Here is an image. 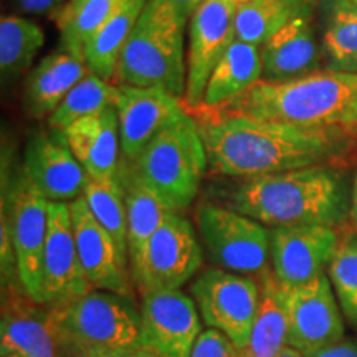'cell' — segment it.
Wrapping results in <instances>:
<instances>
[{"label": "cell", "instance_id": "obj_21", "mask_svg": "<svg viewBox=\"0 0 357 357\" xmlns=\"http://www.w3.org/2000/svg\"><path fill=\"white\" fill-rule=\"evenodd\" d=\"M25 293L8 298L0 324V352H20L26 357H66L53 334L48 310Z\"/></svg>", "mask_w": 357, "mask_h": 357}, {"label": "cell", "instance_id": "obj_32", "mask_svg": "<svg viewBox=\"0 0 357 357\" xmlns=\"http://www.w3.org/2000/svg\"><path fill=\"white\" fill-rule=\"evenodd\" d=\"M118 91V84L105 82L89 71L86 77L66 95L55 113L48 118V126L58 129V131H65L78 119L113 108Z\"/></svg>", "mask_w": 357, "mask_h": 357}, {"label": "cell", "instance_id": "obj_19", "mask_svg": "<svg viewBox=\"0 0 357 357\" xmlns=\"http://www.w3.org/2000/svg\"><path fill=\"white\" fill-rule=\"evenodd\" d=\"M260 50L261 79L266 82H289L319 71V53L310 24V8L293 17L261 45Z\"/></svg>", "mask_w": 357, "mask_h": 357}, {"label": "cell", "instance_id": "obj_35", "mask_svg": "<svg viewBox=\"0 0 357 357\" xmlns=\"http://www.w3.org/2000/svg\"><path fill=\"white\" fill-rule=\"evenodd\" d=\"M17 7L20 12L35 13V15H48L53 17L55 13L65 6L66 0H15Z\"/></svg>", "mask_w": 357, "mask_h": 357}, {"label": "cell", "instance_id": "obj_20", "mask_svg": "<svg viewBox=\"0 0 357 357\" xmlns=\"http://www.w3.org/2000/svg\"><path fill=\"white\" fill-rule=\"evenodd\" d=\"M63 132L71 153L82 164L88 177H118L121 166L119 160L121 137H119L118 111L114 106L102 113L78 119Z\"/></svg>", "mask_w": 357, "mask_h": 357}, {"label": "cell", "instance_id": "obj_8", "mask_svg": "<svg viewBox=\"0 0 357 357\" xmlns=\"http://www.w3.org/2000/svg\"><path fill=\"white\" fill-rule=\"evenodd\" d=\"M48 202L37 190L24 169L17 171L2 197V217L17 258L19 284L26 296L42 305L43 252L48 235Z\"/></svg>", "mask_w": 357, "mask_h": 357}, {"label": "cell", "instance_id": "obj_17", "mask_svg": "<svg viewBox=\"0 0 357 357\" xmlns=\"http://www.w3.org/2000/svg\"><path fill=\"white\" fill-rule=\"evenodd\" d=\"M22 169L48 202L71 204L83 195L86 172L71 153L63 131L50 128L35 134Z\"/></svg>", "mask_w": 357, "mask_h": 357}, {"label": "cell", "instance_id": "obj_28", "mask_svg": "<svg viewBox=\"0 0 357 357\" xmlns=\"http://www.w3.org/2000/svg\"><path fill=\"white\" fill-rule=\"evenodd\" d=\"M310 7L306 0H247L236 13L235 37L261 47L293 17Z\"/></svg>", "mask_w": 357, "mask_h": 357}, {"label": "cell", "instance_id": "obj_25", "mask_svg": "<svg viewBox=\"0 0 357 357\" xmlns=\"http://www.w3.org/2000/svg\"><path fill=\"white\" fill-rule=\"evenodd\" d=\"M261 300L247 346L238 357H276L288 346V318L273 271L260 276Z\"/></svg>", "mask_w": 357, "mask_h": 357}, {"label": "cell", "instance_id": "obj_40", "mask_svg": "<svg viewBox=\"0 0 357 357\" xmlns=\"http://www.w3.org/2000/svg\"><path fill=\"white\" fill-rule=\"evenodd\" d=\"M276 357H306V356H303L301 352L294 349V347H291V346H287V347H284V349L281 351L280 354L276 356Z\"/></svg>", "mask_w": 357, "mask_h": 357}, {"label": "cell", "instance_id": "obj_23", "mask_svg": "<svg viewBox=\"0 0 357 357\" xmlns=\"http://www.w3.org/2000/svg\"><path fill=\"white\" fill-rule=\"evenodd\" d=\"M263 78L260 47L235 40L212 70L197 111H215L230 105Z\"/></svg>", "mask_w": 357, "mask_h": 357}, {"label": "cell", "instance_id": "obj_16", "mask_svg": "<svg viewBox=\"0 0 357 357\" xmlns=\"http://www.w3.org/2000/svg\"><path fill=\"white\" fill-rule=\"evenodd\" d=\"M114 108L119 118V137L124 160H134L164 129L189 114L184 100L160 88L118 84Z\"/></svg>", "mask_w": 357, "mask_h": 357}, {"label": "cell", "instance_id": "obj_38", "mask_svg": "<svg viewBox=\"0 0 357 357\" xmlns=\"http://www.w3.org/2000/svg\"><path fill=\"white\" fill-rule=\"evenodd\" d=\"M166 2L176 8V12L182 19L190 20L194 13L199 10V7L204 3V0H166Z\"/></svg>", "mask_w": 357, "mask_h": 357}, {"label": "cell", "instance_id": "obj_18", "mask_svg": "<svg viewBox=\"0 0 357 357\" xmlns=\"http://www.w3.org/2000/svg\"><path fill=\"white\" fill-rule=\"evenodd\" d=\"M70 212L79 261L91 288L132 298L128 276L129 260L93 217L83 195L70 204Z\"/></svg>", "mask_w": 357, "mask_h": 357}, {"label": "cell", "instance_id": "obj_7", "mask_svg": "<svg viewBox=\"0 0 357 357\" xmlns=\"http://www.w3.org/2000/svg\"><path fill=\"white\" fill-rule=\"evenodd\" d=\"M200 242L217 268L240 275H265L270 260L268 227L223 205L200 204L195 211Z\"/></svg>", "mask_w": 357, "mask_h": 357}, {"label": "cell", "instance_id": "obj_33", "mask_svg": "<svg viewBox=\"0 0 357 357\" xmlns=\"http://www.w3.org/2000/svg\"><path fill=\"white\" fill-rule=\"evenodd\" d=\"M328 276L342 314L357 328V234L341 236L328 266Z\"/></svg>", "mask_w": 357, "mask_h": 357}, {"label": "cell", "instance_id": "obj_42", "mask_svg": "<svg viewBox=\"0 0 357 357\" xmlns=\"http://www.w3.org/2000/svg\"><path fill=\"white\" fill-rule=\"evenodd\" d=\"M349 129H351V131H352V132H354V134H357V121H356L354 124H352V126H351Z\"/></svg>", "mask_w": 357, "mask_h": 357}, {"label": "cell", "instance_id": "obj_11", "mask_svg": "<svg viewBox=\"0 0 357 357\" xmlns=\"http://www.w3.org/2000/svg\"><path fill=\"white\" fill-rule=\"evenodd\" d=\"M288 318V346L311 357L344 339V319L328 273L301 287H280Z\"/></svg>", "mask_w": 357, "mask_h": 357}, {"label": "cell", "instance_id": "obj_29", "mask_svg": "<svg viewBox=\"0 0 357 357\" xmlns=\"http://www.w3.org/2000/svg\"><path fill=\"white\" fill-rule=\"evenodd\" d=\"M45 43L42 26L17 15L0 20V70L3 83L13 82L30 70Z\"/></svg>", "mask_w": 357, "mask_h": 357}, {"label": "cell", "instance_id": "obj_1", "mask_svg": "<svg viewBox=\"0 0 357 357\" xmlns=\"http://www.w3.org/2000/svg\"><path fill=\"white\" fill-rule=\"evenodd\" d=\"M197 113L208 169L218 176L248 178L324 166L341 146L336 129L300 128L217 111Z\"/></svg>", "mask_w": 357, "mask_h": 357}, {"label": "cell", "instance_id": "obj_9", "mask_svg": "<svg viewBox=\"0 0 357 357\" xmlns=\"http://www.w3.org/2000/svg\"><path fill=\"white\" fill-rule=\"evenodd\" d=\"M200 318L242 349L247 346L261 300L260 281L222 268L200 271L190 287Z\"/></svg>", "mask_w": 357, "mask_h": 357}, {"label": "cell", "instance_id": "obj_10", "mask_svg": "<svg viewBox=\"0 0 357 357\" xmlns=\"http://www.w3.org/2000/svg\"><path fill=\"white\" fill-rule=\"evenodd\" d=\"M202 260V245L192 223L181 212H171L131 266L132 280L141 294L174 291L195 276Z\"/></svg>", "mask_w": 357, "mask_h": 357}, {"label": "cell", "instance_id": "obj_43", "mask_svg": "<svg viewBox=\"0 0 357 357\" xmlns=\"http://www.w3.org/2000/svg\"><path fill=\"white\" fill-rule=\"evenodd\" d=\"M349 2L352 3V6H356V7H357V0H349Z\"/></svg>", "mask_w": 357, "mask_h": 357}, {"label": "cell", "instance_id": "obj_13", "mask_svg": "<svg viewBox=\"0 0 357 357\" xmlns=\"http://www.w3.org/2000/svg\"><path fill=\"white\" fill-rule=\"evenodd\" d=\"M141 296V346L159 357H190L202 334L194 298L181 289Z\"/></svg>", "mask_w": 357, "mask_h": 357}, {"label": "cell", "instance_id": "obj_6", "mask_svg": "<svg viewBox=\"0 0 357 357\" xmlns=\"http://www.w3.org/2000/svg\"><path fill=\"white\" fill-rule=\"evenodd\" d=\"M121 166L158 194L172 211L189 208L208 167L197 119L185 114L155 136L136 159L123 160Z\"/></svg>", "mask_w": 357, "mask_h": 357}, {"label": "cell", "instance_id": "obj_37", "mask_svg": "<svg viewBox=\"0 0 357 357\" xmlns=\"http://www.w3.org/2000/svg\"><path fill=\"white\" fill-rule=\"evenodd\" d=\"M83 357H159V356L154 354L153 351L146 349V347L137 346V347H128V349L98 352V354H89Z\"/></svg>", "mask_w": 357, "mask_h": 357}, {"label": "cell", "instance_id": "obj_41", "mask_svg": "<svg viewBox=\"0 0 357 357\" xmlns=\"http://www.w3.org/2000/svg\"><path fill=\"white\" fill-rule=\"evenodd\" d=\"M2 357H26V356L20 354V352H7V354H2Z\"/></svg>", "mask_w": 357, "mask_h": 357}, {"label": "cell", "instance_id": "obj_27", "mask_svg": "<svg viewBox=\"0 0 357 357\" xmlns=\"http://www.w3.org/2000/svg\"><path fill=\"white\" fill-rule=\"evenodd\" d=\"M129 0H66L52 17L56 22L61 48L84 60V48L101 26Z\"/></svg>", "mask_w": 357, "mask_h": 357}, {"label": "cell", "instance_id": "obj_39", "mask_svg": "<svg viewBox=\"0 0 357 357\" xmlns=\"http://www.w3.org/2000/svg\"><path fill=\"white\" fill-rule=\"evenodd\" d=\"M349 218L352 223L357 227V174L354 177V184H352V192H351V211H349Z\"/></svg>", "mask_w": 357, "mask_h": 357}, {"label": "cell", "instance_id": "obj_36", "mask_svg": "<svg viewBox=\"0 0 357 357\" xmlns=\"http://www.w3.org/2000/svg\"><path fill=\"white\" fill-rule=\"evenodd\" d=\"M311 357H357V339H342Z\"/></svg>", "mask_w": 357, "mask_h": 357}, {"label": "cell", "instance_id": "obj_31", "mask_svg": "<svg viewBox=\"0 0 357 357\" xmlns=\"http://www.w3.org/2000/svg\"><path fill=\"white\" fill-rule=\"evenodd\" d=\"M329 70L357 75V7L349 0H333L323 35Z\"/></svg>", "mask_w": 357, "mask_h": 357}, {"label": "cell", "instance_id": "obj_2", "mask_svg": "<svg viewBox=\"0 0 357 357\" xmlns=\"http://www.w3.org/2000/svg\"><path fill=\"white\" fill-rule=\"evenodd\" d=\"M231 211L268 229L294 225L337 227L349 215L342 177L326 166L242 178L227 195Z\"/></svg>", "mask_w": 357, "mask_h": 357}, {"label": "cell", "instance_id": "obj_15", "mask_svg": "<svg viewBox=\"0 0 357 357\" xmlns=\"http://www.w3.org/2000/svg\"><path fill=\"white\" fill-rule=\"evenodd\" d=\"M48 235L43 252L42 305L56 306L91 291L79 261L70 204L48 205Z\"/></svg>", "mask_w": 357, "mask_h": 357}, {"label": "cell", "instance_id": "obj_44", "mask_svg": "<svg viewBox=\"0 0 357 357\" xmlns=\"http://www.w3.org/2000/svg\"><path fill=\"white\" fill-rule=\"evenodd\" d=\"M306 2H307V3H310V6H312V3H314V2H316V0H306Z\"/></svg>", "mask_w": 357, "mask_h": 357}, {"label": "cell", "instance_id": "obj_5", "mask_svg": "<svg viewBox=\"0 0 357 357\" xmlns=\"http://www.w3.org/2000/svg\"><path fill=\"white\" fill-rule=\"evenodd\" d=\"M48 318L66 357L141 346V310L123 294L91 289L77 300L50 306Z\"/></svg>", "mask_w": 357, "mask_h": 357}, {"label": "cell", "instance_id": "obj_12", "mask_svg": "<svg viewBox=\"0 0 357 357\" xmlns=\"http://www.w3.org/2000/svg\"><path fill=\"white\" fill-rule=\"evenodd\" d=\"M247 0H204L190 19L187 52V111H197L212 70L235 42V20Z\"/></svg>", "mask_w": 357, "mask_h": 357}, {"label": "cell", "instance_id": "obj_26", "mask_svg": "<svg viewBox=\"0 0 357 357\" xmlns=\"http://www.w3.org/2000/svg\"><path fill=\"white\" fill-rule=\"evenodd\" d=\"M146 3L147 0H129L89 40L84 48V61L93 75L105 82L116 77L124 47Z\"/></svg>", "mask_w": 357, "mask_h": 357}, {"label": "cell", "instance_id": "obj_34", "mask_svg": "<svg viewBox=\"0 0 357 357\" xmlns=\"http://www.w3.org/2000/svg\"><path fill=\"white\" fill-rule=\"evenodd\" d=\"M190 357H238V347L215 329L202 331Z\"/></svg>", "mask_w": 357, "mask_h": 357}, {"label": "cell", "instance_id": "obj_4", "mask_svg": "<svg viewBox=\"0 0 357 357\" xmlns=\"http://www.w3.org/2000/svg\"><path fill=\"white\" fill-rule=\"evenodd\" d=\"M185 24L187 20L166 0H147L116 70L114 79L118 84L160 88L184 100Z\"/></svg>", "mask_w": 357, "mask_h": 357}, {"label": "cell", "instance_id": "obj_24", "mask_svg": "<svg viewBox=\"0 0 357 357\" xmlns=\"http://www.w3.org/2000/svg\"><path fill=\"white\" fill-rule=\"evenodd\" d=\"M118 178L126 199L128 252L129 265L132 266L141 258L151 236L166 222L169 213L176 211H172L158 194L142 184L124 166H119Z\"/></svg>", "mask_w": 357, "mask_h": 357}, {"label": "cell", "instance_id": "obj_30", "mask_svg": "<svg viewBox=\"0 0 357 357\" xmlns=\"http://www.w3.org/2000/svg\"><path fill=\"white\" fill-rule=\"evenodd\" d=\"M83 197L93 217L108 231L119 252L129 260L126 199L119 178H93L86 176Z\"/></svg>", "mask_w": 357, "mask_h": 357}, {"label": "cell", "instance_id": "obj_14", "mask_svg": "<svg viewBox=\"0 0 357 357\" xmlns=\"http://www.w3.org/2000/svg\"><path fill=\"white\" fill-rule=\"evenodd\" d=\"M270 260L280 287L293 288L326 273L341 242L336 227L294 225L270 229Z\"/></svg>", "mask_w": 357, "mask_h": 357}, {"label": "cell", "instance_id": "obj_3", "mask_svg": "<svg viewBox=\"0 0 357 357\" xmlns=\"http://www.w3.org/2000/svg\"><path fill=\"white\" fill-rule=\"evenodd\" d=\"M217 113L310 129L351 128L357 121V75L324 70L289 82H260Z\"/></svg>", "mask_w": 357, "mask_h": 357}, {"label": "cell", "instance_id": "obj_22", "mask_svg": "<svg viewBox=\"0 0 357 357\" xmlns=\"http://www.w3.org/2000/svg\"><path fill=\"white\" fill-rule=\"evenodd\" d=\"M89 73L86 61L70 52H53L40 60L25 82L24 108L33 119L50 118L66 95Z\"/></svg>", "mask_w": 357, "mask_h": 357}]
</instances>
